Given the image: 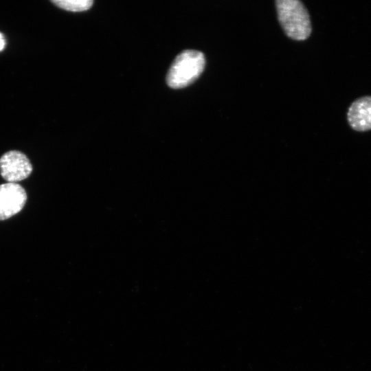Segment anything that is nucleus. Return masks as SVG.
<instances>
[{
	"mask_svg": "<svg viewBox=\"0 0 371 371\" xmlns=\"http://www.w3.org/2000/svg\"><path fill=\"white\" fill-rule=\"evenodd\" d=\"M27 194L16 183L0 185V220H5L19 213L25 205Z\"/></svg>",
	"mask_w": 371,
	"mask_h": 371,
	"instance_id": "obj_4",
	"label": "nucleus"
},
{
	"mask_svg": "<svg viewBox=\"0 0 371 371\" xmlns=\"http://www.w3.org/2000/svg\"><path fill=\"white\" fill-rule=\"evenodd\" d=\"M5 45V40L3 35L0 32V51L3 50Z\"/></svg>",
	"mask_w": 371,
	"mask_h": 371,
	"instance_id": "obj_7",
	"label": "nucleus"
},
{
	"mask_svg": "<svg viewBox=\"0 0 371 371\" xmlns=\"http://www.w3.org/2000/svg\"><path fill=\"white\" fill-rule=\"evenodd\" d=\"M346 117L352 130L357 132L371 131V95L355 99L348 109Z\"/></svg>",
	"mask_w": 371,
	"mask_h": 371,
	"instance_id": "obj_5",
	"label": "nucleus"
},
{
	"mask_svg": "<svg viewBox=\"0 0 371 371\" xmlns=\"http://www.w3.org/2000/svg\"><path fill=\"white\" fill-rule=\"evenodd\" d=\"M58 7L72 12H80L89 9L93 1L92 0H54Z\"/></svg>",
	"mask_w": 371,
	"mask_h": 371,
	"instance_id": "obj_6",
	"label": "nucleus"
},
{
	"mask_svg": "<svg viewBox=\"0 0 371 371\" xmlns=\"http://www.w3.org/2000/svg\"><path fill=\"white\" fill-rule=\"evenodd\" d=\"M205 64V58L202 52L192 49L182 52L168 70L166 76L168 85L173 89L188 86L200 76Z\"/></svg>",
	"mask_w": 371,
	"mask_h": 371,
	"instance_id": "obj_2",
	"label": "nucleus"
},
{
	"mask_svg": "<svg viewBox=\"0 0 371 371\" xmlns=\"http://www.w3.org/2000/svg\"><path fill=\"white\" fill-rule=\"evenodd\" d=\"M278 17L286 34L297 41L307 38L311 33L309 14L298 0H277Z\"/></svg>",
	"mask_w": 371,
	"mask_h": 371,
	"instance_id": "obj_1",
	"label": "nucleus"
},
{
	"mask_svg": "<svg viewBox=\"0 0 371 371\" xmlns=\"http://www.w3.org/2000/svg\"><path fill=\"white\" fill-rule=\"evenodd\" d=\"M32 164L25 154L10 150L0 158V172L8 183H15L26 179L32 172Z\"/></svg>",
	"mask_w": 371,
	"mask_h": 371,
	"instance_id": "obj_3",
	"label": "nucleus"
}]
</instances>
